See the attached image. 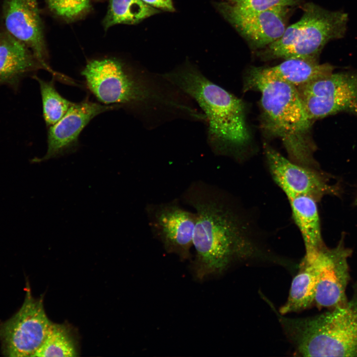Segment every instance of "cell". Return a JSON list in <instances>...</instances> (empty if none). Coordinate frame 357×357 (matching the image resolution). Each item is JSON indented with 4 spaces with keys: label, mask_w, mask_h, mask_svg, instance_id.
I'll return each mask as SVG.
<instances>
[{
    "label": "cell",
    "mask_w": 357,
    "mask_h": 357,
    "mask_svg": "<svg viewBox=\"0 0 357 357\" xmlns=\"http://www.w3.org/2000/svg\"><path fill=\"white\" fill-rule=\"evenodd\" d=\"M202 110L207 123V141L218 153H233L249 142L242 101L185 64L162 74Z\"/></svg>",
    "instance_id": "cell-4"
},
{
    "label": "cell",
    "mask_w": 357,
    "mask_h": 357,
    "mask_svg": "<svg viewBox=\"0 0 357 357\" xmlns=\"http://www.w3.org/2000/svg\"><path fill=\"white\" fill-rule=\"evenodd\" d=\"M303 8L300 19L287 27L280 39L260 51L264 59L318 60L328 42L344 37L349 20L347 13L329 10L312 2L305 3Z\"/></svg>",
    "instance_id": "cell-6"
},
{
    "label": "cell",
    "mask_w": 357,
    "mask_h": 357,
    "mask_svg": "<svg viewBox=\"0 0 357 357\" xmlns=\"http://www.w3.org/2000/svg\"><path fill=\"white\" fill-rule=\"evenodd\" d=\"M293 220L303 240L305 254L312 253L326 246L322 237L317 201L299 195L288 199Z\"/></svg>",
    "instance_id": "cell-15"
},
{
    "label": "cell",
    "mask_w": 357,
    "mask_h": 357,
    "mask_svg": "<svg viewBox=\"0 0 357 357\" xmlns=\"http://www.w3.org/2000/svg\"><path fill=\"white\" fill-rule=\"evenodd\" d=\"M160 12L141 0H110L103 25L108 29L118 24H135Z\"/></svg>",
    "instance_id": "cell-19"
},
{
    "label": "cell",
    "mask_w": 357,
    "mask_h": 357,
    "mask_svg": "<svg viewBox=\"0 0 357 357\" xmlns=\"http://www.w3.org/2000/svg\"><path fill=\"white\" fill-rule=\"evenodd\" d=\"M4 24L9 34L25 44L42 67L59 76L49 66L37 0H5Z\"/></svg>",
    "instance_id": "cell-14"
},
{
    "label": "cell",
    "mask_w": 357,
    "mask_h": 357,
    "mask_svg": "<svg viewBox=\"0 0 357 357\" xmlns=\"http://www.w3.org/2000/svg\"><path fill=\"white\" fill-rule=\"evenodd\" d=\"M285 333L303 357H357V285L347 302L309 317L278 314Z\"/></svg>",
    "instance_id": "cell-5"
},
{
    "label": "cell",
    "mask_w": 357,
    "mask_h": 357,
    "mask_svg": "<svg viewBox=\"0 0 357 357\" xmlns=\"http://www.w3.org/2000/svg\"><path fill=\"white\" fill-rule=\"evenodd\" d=\"M215 5L253 49H262L282 36L287 27L290 12V7L287 6H276L259 12H244L219 0L215 1Z\"/></svg>",
    "instance_id": "cell-11"
},
{
    "label": "cell",
    "mask_w": 357,
    "mask_h": 357,
    "mask_svg": "<svg viewBox=\"0 0 357 357\" xmlns=\"http://www.w3.org/2000/svg\"><path fill=\"white\" fill-rule=\"evenodd\" d=\"M263 148L271 176L288 199L305 195L318 202L326 195L340 194L338 184L320 168L296 164L266 143Z\"/></svg>",
    "instance_id": "cell-9"
},
{
    "label": "cell",
    "mask_w": 357,
    "mask_h": 357,
    "mask_svg": "<svg viewBox=\"0 0 357 357\" xmlns=\"http://www.w3.org/2000/svg\"><path fill=\"white\" fill-rule=\"evenodd\" d=\"M116 105H105L93 102L88 98L73 103L66 114L55 124L49 127L47 150L41 158L32 162L39 163L58 158L75 152L79 147V136L84 128L100 114L120 109Z\"/></svg>",
    "instance_id": "cell-12"
},
{
    "label": "cell",
    "mask_w": 357,
    "mask_h": 357,
    "mask_svg": "<svg viewBox=\"0 0 357 357\" xmlns=\"http://www.w3.org/2000/svg\"><path fill=\"white\" fill-rule=\"evenodd\" d=\"M186 199L196 215L193 268L198 279L220 274L234 260L262 254V233L243 207L203 186L190 188Z\"/></svg>",
    "instance_id": "cell-2"
},
{
    "label": "cell",
    "mask_w": 357,
    "mask_h": 357,
    "mask_svg": "<svg viewBox=\"0 0 357 357\" xmlns=\"http://www.w3.org/2000/svg\"><path fill=\"white\" fill-rule=\"evenodd\" d=\"M309 119L314 120L341 112L357 117V73L332 72L297 87Z\"/></svg>",
    "instance_id": "cell-8"
},
{
    "label": "cell",
    "mask_w": 357,
    "mask_h": 357,
    "mask_svg": "<svg viewBox=\"0 0 357 357\" xmlns=\"http://www.w3.org/2000/svg\"><path fill=\"white\" fill-rule=\"evenodd\" d=\"M40 85L43 117L49 127L57 122L67 112L73 102L62 97L57 90L54 78L43 80L35 76Z\"/></svg>",
    "instance_id": "cell-21"
},
{
    "label": "cell",
    "mask_w": 357,
    "mask_h": 357,
    "mask_svg": "<svg viewBox=\"0 0 357 357\" xmlns=\"http://www.w3.org/2000/svg\"><path fill=\"white\" fill-rule=\"evenodd\" d=\"M50 9L59 16L73 19L89 8V0H46Z\"/></svg>",
    "instance_id": "cell-23"
},
{
    "label": "cell",
    "mask_w": 357,
    "mask_h": 357,
    "mask_svg": "<svg viewBox=\"0 0 357 357\" xmlns=\"http://www.w3.org/2000/svg\"><path fill=\"white\" fill-rule=\"evenodd\" d=\"M148 5L168 12H174L175 10L173 0H141Z\"/></svg>",
    "instance_id": "cell-24"
},
{
    "label": "cell",
    "mask_w": 357,
    "mask_h": 357,
    "mask_svg": "<svg viewBox=\"0 0 357 357\" xmlns=\"http://www.w3.org/2000/svg\"><path fill=\"white\" fill-rule=\"evenodd\" d=\"M354 205L355 206H357V196L356 197L355 201L354 202Z\"/></svg>",
    "instance_id": "cell-25"
},
{
    "label": "cell",
    "mask_w": 357,
    "mask_h": 357,
    "mask_svg": "<svg viewBox=\"0 0 357 357\" xmlns=\"http://www.w3.org/2000/svg\"><path fill=\"white\" fill-rule=\"evenodd\" d=\"M81 74L99 102L118 105L151 128L176 119L193 120L197 115L192 100L162 74L137 70L118 59L90 60Z\"/></svg>",
    "instance_id": "cell-1"
},
{
    "label": "cell",
    "mask_w": 357,
    "mask_h": 357,
    "mask_svg": "<svg viewBox=\"0 0 357 357\" xmlns=\"http://www.w3.org/2000/svg\"><path fill=\"white\" fill-rule=\"evenodd\" d=\"M41 67L25 44L9 34L0 35V82H12L23 73Z\"/></svg>",
    "instance_id": "cell-16"
},
{
    "label": "cell",
    "mask_w": 357,
    "mask_h": 357,
    "mask_svg": "<svg viewBox=\"0 0 357 357\" xmlns=\"http://www.w3.org/2000/svg\"><path fill=\"white\" fill-rule=\"evenodd\" d=\"M151 214L152 230L166 251L177 254L182 260L189 258L196 213L170 202L155 206Z\"/></svg>",
    "instance_id": "cell-13"
},
{
    "label": "cell",
    "mask_w": 357,
    "mask_h": 357,
    "mask_svg": "<svg viewBox=\"0 0 357 357\" xmlns=\"http://www.w3.org/2000/svg\"><path fill=\"white\" fill-rule=\"evenodd\" d=\"M230 6L244 12H259L276 6L293 7L300 0H219Z\"/></svg>",
    "instance_id": "cell-22"
},
{
    "label": "cell",
    "mask_w": 357,
    "mask_h": 357,
    "mask_svg": "<svg viewBox=\"0 0 357 357\" xmlns=\"http://www.w3.org/2000/svg\"><path fill=\"white\" fill-rule=\"evenodd\" d=\"M52 322L45 312L43 298H34L27 288L19 310L0 325L3 354L11 357H34L44 343Z\"/></svg>",
    "instance_id": "cell-7"
},
{
    "label": "cell",
    "mask_w": 357,
    "mask_h": 357,
    "mask_svg": "<svg viewBox=\"0 0 357 357\" xmlns=\"http://www.w3.org/2000/svg\"><path fill=\"white\" fill-rule=\"evenodd\" d=\"M318 272L313 259L304 255L293 279L285 303L280 308L282 315L309 307L314 302Z\"/></svg>",
    "instance_id": "cell-17"
},
{
    "label": "cell",
    "mask_w": 357,
    "mask_h": 357,
    "mask_svg": "<svg viewBox=\"0 0 357 357\" xmlns=\"http://www.w3.org/2000/svg\"></svg>",
    "instance_id": "cell-27"
},
{
    "label": "cell",
    "mask_w": 357,
    "mask_h": 357,
    "mask_svg": "<svg viewBox=\"0 0 357 357\" xmlns=\"http://www.w3.org/2000/svg\"><path fill=\"white\" fill-rule=\"evenodd\" d=\"M343 238L334 248L325 246L315 253L305 254L313 259L317 269L314 302L319 308L331 309L348 301L346 295L350 280L348 259L352 250L345 246Z\"/></svg>",
    "instance_id": "cell-10"
},
{
    "label": "cell",
    "mask_w": 357,
    "mask_h": 357,
    "mask_svg": "<svg viewBox=\"0 0 357 357\" xmlns=\"http://www.w3.org/2000/svg\"><path fill=\"white\" fill-rule=\"evenodd\" d=\"M264 69L297 88L330 75L334 72V67L327 63L320 64L318 60L292 58Z\"/></svg>",
    "instance_id": "cell-18"
},
{
    "label": "cell",
    "mask_w": 357,
    "mask_h": 357,
    "mask_svg": "<svg viewBox=\"0 0 357 357\" xmlns=\"http://www.w3.org/2000/svg\"></svg>",
    "instance_id": "cell-26"
},
{
    "label": "cell",
    "mask_w": 357,
    "mask_h": 357,
    "mask_svg": "<svg viewBox=\"0 0 357 357\" xmlns=\"http://www.w3.org/2000/svg\"><path fill=\"white\" fill-rule=\"evenodd\" d=\"M78 356L77 342L70 328L67 325L52 322L44 343L34 357Z\"/></svg>",
    "instance_id": "cell-20"
},
{
    "label": "cell",
    "mask_w": 357,
    "mask_h": 357,
    "mask_svg": "<svg viewBox=\"0 0 357 357\" xmlns=\"http://www.w3.org/2000/svg\"><path fill=\"white\" fill-rule=\"evenodd\" d=\"M246 87L261 94L263 127L281 139L292 162L320 168L314 158L315 147L309 139L312 121L297 88L268 73L264 67L248 71Z\"/></svg>",
    "instance_id": "cell-3"
}]
</instances>
